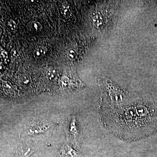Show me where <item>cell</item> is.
I'll return each mask as SVG.
<instances>
[{
    "label": "cell",
    "instance_id": "5b68a950",
    "mask_svg": "<svg viewBox=\"0 0 157 157\" xmlns=\"http://www.w3.org/2000/svg\"><path fill=\"white\" fill-rule=\"evenodd\" d=\"M27 28L29 30L33 32H39L42 29V25L36 21H30L28 24Z\"/></svg>",
    "mask_w": 157,
    "mask_h": 157
},
{
    "label": "cell",
    "instance_id": "30bf717a",
    "mask_svg": "<svg viewBox=\"0 0 157 157\" xmlns=\"http://www.w3.org/2000/svg\"><path fill=\"white\" fill-rule=\"evenodd\" d=\"M9 25L12 30H15L17 28V25L14 21L11 20L9 22Z\"/></svg>",
    "mask_w": 157,
    "mask_h": 157
},
{
    "label": "cell",
    "instance_id": "52a82bcc",
    "mask_svg": "<svg viewBox=\"0 0 157 157\" xmlns=\"http://www.w3.org/2000/svg\"><path fill=\"white\" fill-rule=\"evenodd\" d=\"M47 77L49 80H52L56 78L57 72L56 70L53 68H51L47 72Z\"/></svg>",
    "mask_w": 157,
    "mask_h": 157
},
{
    "label": "cell",
    "instance_id": "9c48e42d",
    "mask_svg": "<svg viewBox=\"0 0 157 157\" xmlns=\"http://www.w3.org/2000/svg\"><path fill=\"white\" fill-rule=\"evenodd\" d=\"M76 52L73 49H71L68 51L67 53V57L70 60H74L76 58Z\"/></svg>",
    "mask_w": 157,
    "mask_h": 157
},
{
    "label": "cell",
    "instance_id": "3957f363",
    "mask_svg": "<svg viewBox=\"0 0 157 157\" xmlns=\"http://www.w3.org/2000/svg\"><path fill=\"white\" fill-rule=\"evenodd\" d=\"M80 155L76 150L68 144H65L60 149L57 157H79Z\"/></svg>",
    "mask_w": 157,
    "mask_h": 157
},
{
    "label": "cell",
    "instance_id": "ba28073f",
    "mask_svg": "<svg viewBox=\"0 0 157 157\" xmlns=\"http://www.w3.org/2000/svg\"><path fill=\"white\" fill-rule=\"evenodd\" d=\"M70 13L69 5L67 3H64L63 4L62 7V13L65 16L67 15Z\"/></svg>",
    "mask_w": 157,
    "mask_h": 157
},
{
    "label": "cell",
    "instance_id": "7a4b0ae2",
    "mask_svg": "<svg viewBox=\"0 0 157 157\" xmlns=\"http://www.w3.org/2000/svg\"><path fill=\"white\" fill-rule=\"evenodd\" d=\"M67 140L75 147H79L81 135L78 121L75 115L70 116L65 126Z\"/></svg>",
    "mask_w": 157,
    "mask_h": 157
},
{
    "label": "cell",
    "instance_id": "8fae6325",
    "mask_svg": "<svg viewBox=\"0 0 157 157\" xmlns=\"http://www.w3.org/2000/svg\"><path fill=\"white\" fill-rule=\"evenodd\" d=\"M30 80V78L27 75L24 76L22 78V81L24 84H28L29 83Z\"/></svg>",
    "mask_w": 157,
    "mask_h": 157
},
{
    "label": "cell",
    "instance_id": "8992f818",
    "mask_svg": "<svg viewBox=\"0 0 157 157\" xmlns=\"http://www.w3.org/2000/svg\"><path fill=\"white\" fill-rule=\"evenodd\" d=\"M62 87L64 89H67L71 85L70 79L67 76H64L62 77L61 80Z\"/></svg>",
    "mask_w": 157,
    "mask_h": 157
},
{
    "label": "cell",
    "instance_id": "6da1fadb",
    "mask_svg": "<svg viewBox=\"0 0 157 157\" xmlns=\"http://www.w3.org/2000/svg\"><path fill=\"white\" fill-rule=\"evenodd\" d=\"M55 124L41 117H34L31 119L25 124L23 128L24 136H36L44 135L52 131Z\"/></svg>",
    "mask_w": 157,
    "mask_h": 157
},
{
    "label": "cell",
    "instance_id": "277c9868",
    "mask_svg": "<svg viewBox=\"0 0 157 157\" xmlns=\"http://www.w3.org/2000/svg\"><path fill=\"white\" fill-rule=\"evenodd\" d=\"M47 48L46 47L41 45L37 47L33 51V55L36 59H41L45 56L47 54Z\"/></svg>",
    "mask_w": 157,
    "mask_h": 157
}]
</instances>
